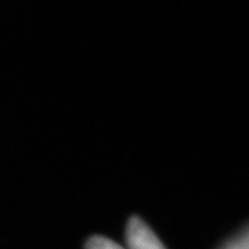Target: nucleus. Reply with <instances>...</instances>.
Returning <instances> with one entry per match:
<instances>
[{
    "label": "nucleus",
    "mask_w": 249,
    "mask_h": 249,
    "mask_svg": "<svg viewBox=\"0 0 249 249\" xmlns=\"http://www.w3.org/2000/svg\"><path fill=\"white\" fill-rule=\"evenodd\" d=\"M124 238L127 249H167L150 226L139 216L128 220Z\"/></svg>",
    "instance_id": "f257e3e1"
},
{
    "label": "nucleus",
    "mask_w": 249,
    "mask_h": 249,
    "mask_svg": "<svg viewBox=\"0 0 249 249\" xmlns=\"http://www.w3.org/2000/svg\"><path fill=\"white\" fill-rule=\"evenodd\" d=\"M86 249H127L106 236L95 235L87 242Z\"/></svg>",
    "instance_id": "f03ea898"
},
{
    "label": "nucleus",
    "mask_w": 249,
    "mask_h": 249,
    "mask_svg": "<svg viewBox=\"0 0 249 249\" xmlns=\"http://www.w3.org/2000/svg\"><path fill=\"white\" fill-rule=\"evenodd\" d=\"M219 249H248V230L247 228H244L242 233L236 234Z\"/></svg>",
    "instance_id": "7ed1b4c3"
}]
</instances>
